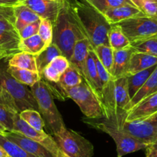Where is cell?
<instances>
[{
    "instance_id": "cell-5",
    "label": "cell",
    "mask_w": 157,
    "mask_h": 157,
    "mask_svg": "<svg viewBox=\"0 0 157 157\" xmlns=\"http://www.w3.org/2000/svg\"><path fill=\"white\" fill-rule=\"evenodd\" d=\"M126 116V111L117 109L116 114L106 120L149 146L157 140V123L152 119L147 117L127 121Z\"/></svg>"
},
{
    "instance_id": "cell-26",
    "label": "cell",
    "mask_w": 157,
    "mask_h": 157,
    "mask_svg": "<svg viewBox=\"0 0 157 157\" xmlns=\"http://www.w3.org/2000/svg\"><path fill=\"white\" fill-rule=\"evenodd\" d=\"M59 56H63L61 50L55 43H52L46 49L36 56V66L38 72L41 75L45 68L55 58Z\"/></svg>"
},
{
    "instance_id": "cell-15",
    "label": "cell",
    "mask_w": 157,
    "mask_h": 157,
    "mask_svg": "<svg viewBox=\"0 0 157 157\" xmlns=\"http://www.w3.org/2000/svg\"><path fill=\"white\" fill-rule=\"evenodd\" d=\"M90 47L91 44L87 39L78 40L74 46L72 57L69 59V63L78 69L85 81L87 79L86 63Z\"/></svg>"
},
{
    "instance_id": "cell-39",
    "label": "cell",
    "mask_w": 157,
    "mask_h": 157,
    "mask_svg": "<svg viewBox=\"0 0 157 157\" xmlns=\"http://www.w3.org/2000/svg\"><path fill=\"white\" fill-rule=\"evenodd\" d=\"M142 11L146 16L157 18V0H146L143 4Z\"/></svg>"
},
{
    "instance_id": "cell-16",
    "label": "cell",
    "mask_w": 157,
    "mask_h": 157,
    "mask_svg": "<svg viewBox=\"0 0 157 157\" xmlns=\"http://www.w3.org/2000/svg\"><path fill=\"white\" fill-rule=\"evenodd\" d=\"M104 16L111 25L117 24L122 21L138 16H146L141 10L133 5H123L107 10Z\"/></svg>"
},
{
    "instance_id": "cell-1",
    "label": "cell",
    "mask_w": 157,
    "mask_h": 157,
    "mask_svg": "<svg viewBox=\"0 0 157 157\" xmlns=\"http://www.w3.org/2000/svg\"><path fill=\"white\" fill-rule=\"evenodd\" d=\"M75 13L86 37L95 48L99 45H108V33L111 24L103 13L97 10L88 0H67Z\"/></svg>"
},
{
    "instance_id": "cell-37",
    "label": "cell",
    "mask_w": 157,
    "mask_h": 157,
    "mask_svg": "<svg viewBox=\"0 0 157 157\" xmlns=\"http://www.w3.org/2000/svg\"><path fill=\"white\" fill-rule=\"evenodd\" d=\"M16 113L10 109L0 105V123L8 131H13L14 126V116Z\"/></svg>"
},
{
    "instance_id": "cell-21",
    "label": "cell",
    "mask_w": 157,
    "mask_h": 157,
    "mask_svg": "<svg viewBox=\"0 0 157 157\" xmlns=\"http://www.w3.org/2000/svg\"><path fill=\"white\" fill-rule=\"evenodd\" d=\"M15 26L18 31L23 27L41 19L36 13L23 4L18 3L14 6Z\"/></svg>"
},
{
    "instance_id": "cell-29",
    "label": "cell",
    "mask_w": 157,
    "mask_h": 157,
    "mask_svg": "<svg viewBox=\"0 0 157 157\" xmlns=\"http://www.w3.org/2000/svg\"><path fill=\"white\" fill-rule=\"evenodd\" d=\"M82 79L83 78L78 69L74 65L70 63L67 69L60 77L58 84L63 90H65L66 89L72 88L79 85L82 82Z\"/></svg>"
},
{
    "instance_id": "cell-19",
    "label": "cell",
    "mask_w": 157,
    "mask_h": 157,
    "mask_svg": "<svg viewBox=\"0 0 157 157\" xmlns=\"http://www.w3.org/2000/svg\"><path fill=\"white\" fill-rule=\"evenodd\" d=\"M114 96L116 109L127 112L130 107L131 97L129 93L127 76L116 78L114 82Z\"/></svg>"
},
{
    "instance_id": "cell-46",
    "label": "cell",
    "mask_w": 157,
    "mask_h": 157,
    "mask_svg": "<svg viewBox=\"0 0 157 157\" xmlns=\"http://www.w3.org/2000/svg\"><path fill=\"white\" fill-rule=\"evenodd\" d=\"M6 131H8L6 128L3 125H2L0 123V133H3V132H6Z\"/></svg>"
},
{
    "instance_id": "cell-34",
    "label": "cell",
    "mask_w": 157,
    "mask_h": 157,
    "mask_svg": "<svg viewBox=\"0 0 157 157\" xmlns=\"http://www.w3.org/2000/svg\"><path fill=\"white\" fill-rule=\"evenodd\" d=\"M136 52H143L157 57V36L131 43Z\"/></svg>"
},
{
    "instance_id": "cell-12",
    "label": "cell",
    "mask_w": 157,
    "mask_h": 157,
    "mask_svg": "<svg viewBox=\"0 0 157 157\" xmlns=\"http://www.w3.org/2000/svg\"><path fill=\"white\" fill-rule=\"evenodd\" d=\"M4 136L8 140L16 143L18 146L23 149L25 152L36 157H55L44 146L37 142L25 136L22 133L16 131H6L3 132Z\"/></svg>"
},
{
    "instance_id": "cell-20",
    "label": "cell",
    "mask_w": 157,
    "mask_h": 157,
    "mask_svg": "<svg viewBox=\"0 0 157 157\" xmlns=\"http://www.w3.org/2000/svg\"><path fill=\"white\" fill-rule=\"evenodd\" d=\"M155 66H157V57L143 52H134L131 56L127 75L135 74Z\"/></svg>"
},
{
    "instance_id": "cell-45",
    "label": "cell",
    "mask_w": 157,
    "mask_h": 157,
    "mask_svg": "<svg viewBox=\"0 0 157 157\" xmlns=\"http://www.w3.org/2000/svg\"><path fill=\"white\" fill-rule=\"evenodd\" d=\"M148 147L151 148V149H157V140H155V141L154 142V143H152V144L149 145V146H148Z\"/></svg>"
},
{
    "instance_id": "cell-23",
    "label": "cell",
    "mask_w": 157,
    "mask_h": 157,
    "mask_svg": "<svg viewBox=\"0 0 157 157\" xmlns=\"http://www.w3.org/2000/svg\"><path fill=\"white\" fill-rule=\"evenodd\" d=\"M86 71H87V79L86 82H87L93 93L96 94L99 101H101L102 98V86H101L100 79L98 75L97 69H96V63L93 56L89 50V55L87 57L86 63ZM101 103V102H100Z\"/></svg>"
},
{
    "instance_id": "cell-31",
    "label": "cell",
    "mask_w": 157,
    "mask_h": 157,
    "mask_svg": "<svg viewBox=\"0 0 157 157\" xmlns=\"http://www.w3.org/2000/svg\"><path fill=\"white\" fill-rule=\"evenodd\" d=\"M93 49V48H92ZM95 53L97 56L99 61L102 63L106 70L112 75L113 67V59H114V54L113 50L108 45H99L96 47L93 48Z\"/></svg>"
},
{
    "instance_id": "cell-48",
    "label": "cell",
    "mask_w": 157,
    "mask_h": 157,
    "mask_svg": "<svg viewBox=\"0 0 157 157\" xmlns=\"http://www.w3.org/2000/svg\"><path fill=\"white\" fill-rule=\"evenodd\" d=\"M50 1H52V2H61L62 0H50Z\"/></svg>"
},
{
    "instance_id": "cell-18",
    "label": "cell",
    "mask_w": 157,
    "mask_h": 157,
    "mask_svg": "<svg viewBox=\"0 0 157 157\" xmlns=\"http://www.w3.org/2000/svg\"><path fill=\"white\" fill-rule=\"evenodd\" d=\"M69 64V60L64 56H57L45 68L41 74L42 78L51 82H58Z\"/></svg>"
},
{
    "instance_id": "cell-40",
    "label": "cell",
    "mask_w": 157,
    "mask_h": 157,
    "mask_svg": "<svg viewBox=\"0 0 157 157\" xmlns=\"http://www.w3.org/2000/svg\"><path fill=\"white\" fill-rule=\"evenodd\" d=\"M14 19V6H0V19Z\"/></svg>"
},
{
    "instance_id": "cell-33",
    "label": "cell",
    "mask_w": 157,
    "mask_h": 157,
    "mask_svg": "<svg viewBox=\"0 0 157 157\" xmlns=\"http://www.w3.org/2000/svg\"><path fill=\"white\" fill-rule=\"evenodd\" d=\"M0 146L10 157H36L25 152L16 143L8 140L2 133H0Z\"/></svg>"
},
{
    "instance_id": "cell-38",
    "label": "cell",
    "mask_w": 157,
    "mask_h": 157,
    "mask_svg": "<svg viewBox=\"0 0 157 157\" xmlns=\"http://www.w3.org/2000/svg\"><path fill=\"white\" fill-rule=\"evenodd\" d=\"M41 19L36 21V22H33V23L29 24V25L23 27L22 29L19 30V33L21 37V39H27V38H29L31 36L38 34V33H39V25H40V22H41Z\"/></svg>"
},
{
    "instance_id": "cell-24",
    "label": "cell",
    "mask_w": 157,
    "mask_h": 157,
    "mask_svg": "<svg viewBox=\"0 0 157 157\" xmlns=\"http://www.w3.org/2000/svg\"><path fill=\"white\" fill-rule=\"evenodd\" d=\"M7 71L18 82L29 87L33 86L35 83L42 78L41 75L38 72L20 69L14 66H10L9 65L7 67Z\"/></svg>"
},
{
    "instance_id": "cell-35",
    "label": "cell",
    "mask_w": 157,
    "mask_h": 157,
    "mask_svg": "<svg viewBox=\"0 0 157 157\" xmlns=\"http://www.w3.org/2000/svg\"><path fill=\"white\" fill-rule=\"evenodd\" d=\"M102 13H105L110 9L116 8L123 5H134L131 0H88Z\"/></svg>"
},
{
    "instance_id": "cell-44",
    "label": "cell",
    "mask_w": 157,
    "mask_h": 157,
    "mask_svg": "<svg viewBox=\"0 0 157 157\" xmlns=\"http://www.w3.org/2000/svg\"><path fill=\"white\" fill-rule=\"evenodd\" d=\"M0 157H10L1 146H0Z\"/></svg>"
},
{
    "instance_id": "cell-28",
    "label": "cell",
    "mask_w": 157,
    "mask_h": 157,
    "mask_svg": "<svg viewBox=\"0 0 157 157\" xmlns=\"http://www.w3.org/2000/svg\"><path fill=\"white\" fill-rule=\"evenodd\" d=\"M8 65L10 66L38 72L36 56L25 52H19L13 56L8 59Z\"/></svg>"
},
{
    "instance_id": "cell-6",
    "label": "cell",
    "mask_w": 157,
    "mask_h": 157,
    "mask_svg": "<svg viewBox=\"0 0 157 157\" xmlns=\"http://www.w3.org/2000/svg\"><path fill=\"white\" fill-rule=\"evenodd\" d=\"M88 124L96 129L108 134L114 140L116 146L117 157H123L127 154L136 151L146 149L149 146L147 143L135 138L123 129L114 126L108 120H105L101 123L86 122Z\"/></svg>"
},
{
    "instance_id": "cell-43",
    "label": "cell",
    "mask_w": 157,
    "mask_h": 157,
    "mask_svg": "<svg viewBox=\"0 0 157 157\" xmlns=\"http://www.w3.org/2000/svg\"><path fill=\"white\" fill-rule=\"evenodd\" d=\"M146 0H131V2L137 7L140 10H142V8H143V6L144 4V2H146Z\"/></svg>"
},
{
    "instance_id": "cell-30",
    "label": "cell",
    "mask_w": 157,
    "mask_h": 157,
    "mask_svg": "<svg viewBox=\"0 0 157 157\" xmlns=\"http://www.w3.org/2000/svg\"><path fill=\"white\" fill-rule=\"evenodd\" d=\"M46 43L39 34L31 36L25 39H21L19 49L21 52H25L32 55L37 56L45 49H46Z\"/></svg>"
},
{
    "instance_id": "cell-10",
    "label": "cell",
    "mask_w": 157,
    "mask_h": 157,
    "mask_svg": "<svg viewBox=\"0 0 157 157\" xmlns=\"http://www.w3.org/2000/svg\"><path fill=\"white\" fill-rule=\"evenodd\" d=\"M21 37L15 26L14 19H0V61L9 59L21 52Z\"/></svg>"
},
{
    "instance_id": "cell-4",
    "label": "cell",
    "mask_w": 157,
    "mask_h": 157,
    "mask_svg": "<svg viewBox=\"0 0 157 157\" xmlns=\"http://www.w3.org/2000/svg\"><path fill=\"white\" fill-rule=\"evenodd\" d=\"M7 67L8 59L0 61V85L14 99L19 113L25 109L39 110L31 88L15 79L8 72Z\"/></svg>"
},
{
    "instance_id": "cell-32",
    "label": "cell",
    "mask_w": 157,
    "mask_h": 157,
    "mask_svg": "<svg viewBox=\"0 0 157 157\" xmlns=\"http://www.w3.org/2000/svg\"><path fill=\"white\" fill-rule=\"evenodd\" d=\"M19 116L29 126L38 131H43L46 126L44 120L38 110L25 109L19 113Z\"/></svg>"
},
{
    "instance_id": "cell-7",
    "label": "cell",
    "mask_w": 157,
    "mask_h": 157,
    "mask_svg": "<svg viewBox=\"0 0 157 157\" xmlns=\"http://www.w3.org/2000/svg\"><path fill=\"white\" fill-rule=\"evenodd\" d=\"M66 97L70 98L79 107L84 116L90 120L104 118L100 101L84 79L79 85L64 90Z\"/></svg>"
},
{
    "instance_id": "cell-41",
    "label": "cell",
    "mask_w": 157,
    "mask_h": 157,
    "mask_svg": "<svg viewBox=\"0 0 157 157\" xmlns=\"http://www.w3.org/2000/svg\"><path fill=\"white\" fill-rule=\"evenodd\" d=\"M19 3V0H0V6H15Z\"/></svg>"
},
{
    "instance_id": "cell-36",
    "label": "cell",
    "mask_w": 157,
    "mask_h": 157,
    "mask_svg": "<svg viewBox=\"0 0 157 157\" xmlns=\"http://www.w3.org/2000/svg\"><path fill=\"white\" fill-rule=\"evenodd\" d=\"M38 34L42 38V39L44 41L46 46L48 47L52 43L53 25H52V21L47 19H41Z\"/></svg>"
},
{
    "instance_id": "cell-11",
    "label": "cell",
    "mask_w": 157,
    "mask_h": 157,
    "mask_svg": "<svg viewBox=\"0 0 157 157\" xmlns=\"http://www.w3.org/2000/svg\"><path fill=\"white\" fill-rule=\"evenodd\" d=\"M13 131L21 132L25 136L41 144L55 157H67L59 149L53 136L47 134L43 130L38 131L32 128L21 119L19 113H16L14 116V126Z\"/></svg>"
},
{
    "instance_id": "cell-2",
    "label": "cell",
    "mask_w": 157,
    "mask_h": 157,
    "mask_svg": "<svg viewBox=\"0 0 157 157\" xmlns=\"http://www.w3.org/2000/svg\"><path fill=\"white\" fill-rule=\"evenodd\" d=\"M52 25V43L58 46L63 56L69 60L75 43L87 37L67 0H62L61 8Z\"/></svg>"
},
{
    "instance_id": "cell-47",
    "label": "cell",
    "mask_w": 157,
    "mask_h": 157,
    "mask_svg": "<svg viewBox=\"0 0 157 157\" xmlns=\"http://www.w3.org/2000/svg\"><path fill=\"white\" fill-rule=\"evenodd\" d=\"M149 117L151 118V119H152V120H154V121H155L157 123V113H155L154 115H152V116H149Z\"/></svg>"
},
{
    "instance_id": "cell-14",
    "label": "cell",
    "mask_w": 157,
    "mask_h": 157,
    "mask_svg": "<svg viewBox=\"0 0 157 157\" xmlns=\"http://www.w3.org/2000/svg\"><path fill=\"white\" fill-rule=\"evenodd\" d=\"M157 113V92L145 98L136 106L126 112V120H131L147 118Z\"/></svg>"
},
{
    "instance_id": "cell-22",
    "label": "cell",
    "mask_w": 157,
    "mask_h": 157,
    "mask_svg": "<svg viewBox=\"0 0 157 157\" xmlns=\"http://www.w3.org/2000/svg\"><path fill=\"white\" fill-rule=\"evenodd\" d=\"M157 92V66L153 72H152L147 80L144 83V85L141 87L140 90L136 93V94L131 99L130 107L129 109L133 108L134 106L140 103L142 100L151 95L154 94ZM128 110V111H129Z\"/></svg>"
},
{
    "instance_id": "cell-8",
    "label": "cell",
    "mask_w": 157,
    "mask_h": 157,
    "mask_svg": "<svg viewBox=\"0 0 157 157\" xmlns=\"http://www.w3.org/2000/svg\"><path fill=\"white\" fill-rule=\"evenodd\" d=\"M53 138L67 157H93L94 154L91 142L76 131L66 128L53 135Z\"/></svg>"
},
{
    "instance_id": "cell-42",
    "label": "cell",
    "mask_w": 157,
    "mask_h": 157,
    "mask_svg": "<svg viewBox=\"0 0 157 157\" xmlns=\"http://www.w3.org/2000/svg\"><path fill=\"white\" fill-rule=\"evenodd\" d=\"M146 151V157H157V149H152L147 147Z\"/></svg>"
},
{
    "instance_id": "cell-27",
    "label": "cell",
    "mask_w": 157,
    "mask_h": 157,
    "mask_svg": "<svg viewBox=\"0 0 157 157\" xmlns=\"http://www.w3.org/2000/svg\"><path fill=\"white\" fill-rule=\"evenodd\" d=\"M156 66H152L149 69L140 71L135 74L126 75L128 81V87H129V93L131 99L136 94L137 92L141 89V87L144 85L147 78L152 74Z\"/></svg>"
},
{
    "instance_id": "cell-9",
    "label": "cell",
    "mask_w": 157,
    "mask_h": 157,
    "mask_svg": "<svg viewBox=\"0 0 157 157\" xmlns=\"http://www.w3.org/2000/svg\"><path fill=\"white\" fill-rule=\"evenodd\" d=\"M130 43L157 36V18L133 17L117 23Z\"/></svg>"
},
{
    "instance_id": "cell-13",
    "label": "cell",
    "mask_w": 157,
    "mask_h": 157,
    "mask_svg": "<svg viewBox=\"0 0 157 157\" xmlns=\"http://www.w3.org/2000/svg\"><path fill=\"white\" fill-rule=\"evenodd\" d=\"M19 3L26 6L42 19H47L54 22L61 8L62 1L52 2L50 0H19Z\"/></svg>"
},
{
    "instance_id": "cell-25",
    "label": "cell",
    "mask_w": 157,
    "mask_h": 157,
    "mask_svg": "<svg viewBox=\"0 0 157 157\" xmlns=\"http://www.w3.org/2000/svg\"><path fill=\"white\" fill-rule=\"evenodd\" d=\"M108 39L109 46L113 50H120L131 45L121 27L118 24H113L111 25L108 33Z\"/></svg>"
},
{
    "instance_id": "cell-3",
    "label": "cell",
    "mask_w": 157,
    "mask_h": 157,
    "mask_svg": "<svg viewBox=\"0 0 157 157\" xmlns=\"http://www.w3.org/2000/svg\"><path fill=\"white\" fill-rule=\"evenodd\" d=\"M38 104L39 111L52 136L66 129L64 121L57 109L46 81L41 78L30 87Z\"/></svg>"
},
{
    "instance_id": "cell-17",
    "label": "cell",
    "mask_w": 157,
    "mask_h": 157,
    "mask_svg": "<svg viewBox=\"0 0 157 157\" xmlns=\"http://www.w3.org/2000/svg\"><path fill=\"white\" fill-rule=\"evenodd\" d=\"M136 52L131 45L120 50H114V59L112 75L115 79L126 76L129 71L130 59L132 53Z\"/></svg>"
}]
</instances>
